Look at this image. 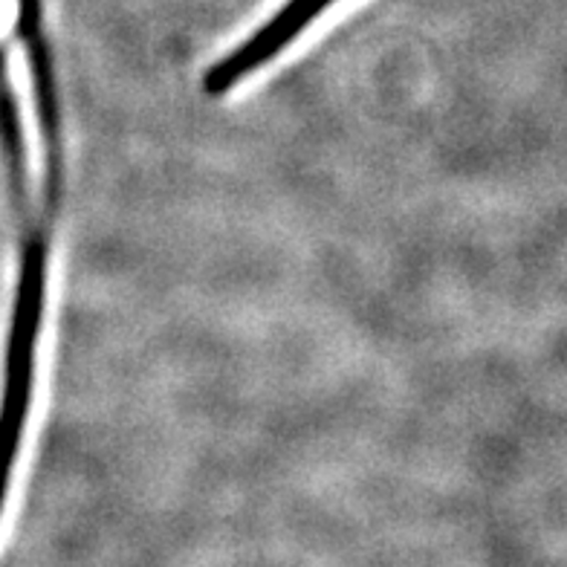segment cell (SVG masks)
<instances>
[{
  "instance_id": "obj_1",
  "label": "cell",
  "mask_w": 567,
  "mask_h": 567,
  "mask_svg": "<svg viewBox=\"0 0 567 567\" xmlns=\"http://www.w3.org/2000/svg\"><path fill=\"white\" fill-rule=\"evenodd\" d=\"M330 3L333 0H287L261 30L252 32L244 44H238L226 59L217 61L203 79V90L209 96H224L226 90H231L255 70L264 68L267 61L276 59L284 47L296 41Z\"/></svg>"
}]
</instances>
